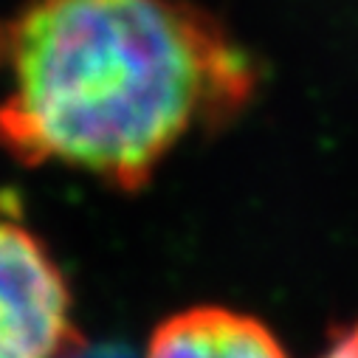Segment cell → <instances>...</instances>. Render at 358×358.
Wrapping results in <instances>:
<instances>
[{
	"label": "cell",
	"mask_w": 358,
	"mask_h": 358,
	"mask_svg": "<svg viewBox=\"0 0 358 358\" xmlns=\"http://www.w3.org/2000/svg\"><path fill=\"white\" fill-rule=\"evenodd\" d=\"M0 147L136 192L195 127L234 119L254 65L189 0H26L9 26Z\"/></svg>",
	"instance_id": "cell-1"
},
{
	"label": "cell",
	"mask_w": 358,
	"mask_h": 358,
	"mask_svg": "<svg viewBox=\"0 0 358 358\" xmlns=\"http://www.w3.org/2000/svg\"><path fill=\"white\" fill-rule=\"evenodd\" d=\"M79 347L59 268L23 226L0 220V358H68Z\"/></svg>",
	"instance_id": "cell-2"
},
{
	"label": "cell",
	"mask_w": 358,
	"mask_h": 358,
	"mask_svg": "<svg viewBox=\"0 0 358 358\" xmlns=\"http://www.w3.org/2000/svg\"><path fill=\"white\" fill-rule=\"evenodd\" d=\"M147 358H288L259 319L229 308H192L166 319Z\"/></svg>",
	"instance_id": "cell-3"
},
{
	"label": "cell",
	"mask_w": 358,
	"mask_h": 358,
	"mask_svg": "<svg viewBox=\"0 0 358 358\" xmlns=\"http://www.w3.org/2000/svg\"><path fill=\"white\" fill-rule=\"evenodd\" d=\"M322 358H358V322L350 324L347 330H341L333 344L324 350Z\"/></svg>",
	"instance_id": "cell-4"
},
{
	"label": "cell",
	"mask_w": 358,
	"mask_h": 358,
	"mask_svg": "<svg viewBox=\"0 0 358 358\" xmlns=\"http://www.w3.org/2000/svg\"><path fill=\"white\" fill-rule=\"evenodd\" d=\"M68 358H133L127 350H122V347H94V350H87L85 344L73 352V355H68Z\"/></svg>",
	"instance_id": "cell-5"
},
{
	"label": "cell",
	"mask_w": 358,
	"mask_h": 358,
	"mask_svg": "<svg viewBox=\"0 0 358 358\" xmlns=\"http://www.w3.org/2000/svg\"><path fill=\"white\" fill-rule=\"evenodd\" d=\"M6 40H9V26L0 29V59H6Z\"/></svg>",
	"instance_id": "cell-6"
}]
</instances>
